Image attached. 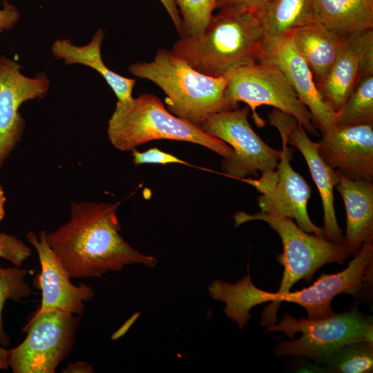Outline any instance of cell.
<instances>
[{"mask_svg": "<svg viewBox=\"0 0 373 373\" xmlns=\"http://www.w3.org/2000/svg\"><path fill=\"white\" fill-rule=\"evenodd\" d=\"M46 233L45 230L41 231L39 238L32 231L26 234L28 241L37 251L41 265V302L33 316L51 311L82 315L84 302L93 297V290L85 284L75 286L71 283L69 274L50 248Z\"/></svg>", "mask_w": 373, "mask_h": 373, "instance_id": "15", "label": "cell"}, {"mask_svg": "<svg viewBox=\"0 0 373 373\" xmlns=\"http://www.w3.org/2000/svg\"><path fill=\"white\" fill-rule=\"evenodd\" d=\"M64 372H70V373H77V372H93V367L85 362L77 361L73 363H70L68 366L63 371Z\"/></svg>", "mask_w": 373, "mask_h": 373, "instance_id": "34", "label": "cell"}, {"mask_svg": "<svg viewBox=\"0 0 373 373\" xmlns=\"http://www.w3.org/2000/svg\"><path fill=\"white\" fill-rule=\"evenodd\" d=\"M104 37L102 30H98L86 46L73 45L68 39H57L52 45V55L64 61L66 65L80 64L95 70L105 79L115 93L118 102H126L133 98L135 79L123 77L109 69L101 56V46Z\"/></svg>", "mask_w": 373, "mask_h": 373, "instance_id": "19", "label": "cell"}, {"mask_svg": "<svg viewBox=\"0 0 373 373\" xmlns=\"http://www.w3.org/2000/svg\"><path fill=\"white\" fill-rule=\"evenodd\" d=\"M235 226L252 220L267 222L280 236L282 254L276 256L283 267V278L278 293L290 291L298 280L312 281L316 271L327 263L344 264L350 256L343 244L335 243L324 236L307 233L292 219L262 211L254 214L238 211L233 216Z\"/></svg>", "mask_w": 373, "mask_h": 373, "instance_id": "7", "label": "cell"}, {"mask_svg": "<svg viewBox=\"0 0 373 373\" xmlns=\"http://www.w3.org/2000/svg\"><path fill=\"white\" fill-rule=\"evenodd\" d=\"M337 172L338 182L336 188L346 211L343 244L349 255L354 256L363 243L373 240V182L352 180Z\"/></svg>", "mask_w": 373, "mask_h": 373, "instance_id": "17", "label": "cell"}, {"mask_svg": "<svg viewBox=\"0 0 373 373\" xmlns=\"http://www.w3.org/2000/svg\"><path fill=\"white\" fill-rule=\"evenodd\" d=\"M20 68L15 61L0 57V170L26 127L19 112L20 106L28 99L44 98L49 88L44 75L28 77Z\"/></svg>", "mask_w": 373, "mask_h": 373, "instance_id": "12", "label": "cell"}, {"mask_svg": "<svg viewBox=\"0 0 373 373\" xmlns=\"http://www.w3.org/2000/svg\"><path fill=\"white\" fill-rule=\"evenodd\" d=\"M293 363L297 372L325 373L323 367L318 363L303 357H295Z\"/></svg>", "mask_w": 373, "mask_h": 373, "instance_id": "33", "label": "cell"}, {"mask_svg": "<svg viewBox=\"0 0 373 373\" xmlns=\"http://www.w3.org/2000/svg\"><path fill=\"white\" fill-rule=\"evenodd\" d=\"M117 207L108 202H73L70 220L46 233L70 278L100 277L133 264L149 267L157 264L155 257L139 252L124 240Z\"/></svg>", "mask_w": 373, "mask_h": 373, "instance_id": "2", "label": "cell"}, {"mask_svg": "<svg viewBox=\"0 0 373 373\" xmlns=\"http://www.w3.org/2000/svg\"><path fill=\"white\" fill-rule=\"evenodd\" d=\"M344 37L357 59L361 79L373 75V29L354 32Z\"/></svg>", "mask_w": 373, "mask_h": 373, "instance_id": "27", "label": "cell"}, {"mask_svg": "<svg viewBox=\"0 0 373 373\" xmlns=\"http://www.w3.org/2000/svg\"><path fill=\"white\" fill-rule=\"evenodd\" d=\"M318 143L323 160L343 177L373 182V124L336 128Z\"/></svg>", "mask_w": 373, "mask_h": 373, "instance_id": "16", "label": "cell"}, {"mask_svg": "<svg viewBox=\"0 0 373 373\" xmlns=\"http://www.w3.org/2000/svg\"><path fill=\"white\" fill-rule=\"evenodd\" d=\"M224 97L231 110L238 108V103H246L253 112L258 126L264 121L256 113L258 106H273L293 116L307 133L317 135L311 114L300 102L296 93L280 70L274 64L259 61L243 66L227 78Z\"/></svg>", "mask_w": 373, "mask_h": 373, "instance_id": "8", "label": "cell"}, {"mask_svg": "<svg viewBox=\"0 0 373 373\" xmlns=\"http://www.w3.org/2000/svg\"><path fill=\"white\" fill-rule=\"evenodd\" d=\"M166 9L168 15L172 20L174 26L179 33L182 35V24L179 10L174 0H159Z\"/></svg>", "mask_w": 373, "mask_h": 373, "instance_id": "32", "label": "cell"}, {"mask_svg": "<svg viewBox=\"0 0 373 373\" xmlns=\"http://www.w3.org/2000/svg\"><path fill=\"white\" fill-rule=\"evenodd\" d=\"M31 253V249L22 240L0 232V258L11 262L16 267H21Z\"/></svg>", "mask_w": 373, "mask_h": 373, "instance_id": "28", "label": "cell"}, {"mask_svg": "<svg viewBox=\"0 0 373 373\" xmlns=\"http://www.w3.org/2000/svg\"><path fill=\"white\" fill-rule=\"evenodd\" d=\"M133 160L135 165L144 164H168L178 163L187 164V163L176 156L160 151L156 147L151 148L146 151L140 152L135 149L132 150Z\"/></svg>", "mask_w": 373, "mask_h": 373, "instance_id": "29", "label": "cell"}, {"mask_svg": "<svg viewBox=\"0 0 373 373\" xmlns=\"http://www.w3.org/2000/svg\"><path fill=\"white\" fill-rule=\"evenodd\" d=\"M128 71L155 84L166 95L167 109L200 128L209 115L231 110L224 97L228 79L196 70L171 50L159 48L153 61L133 64Z\"/></svg>", "mask_w": 373, "mask_h": 373, "instance_id": "4", "label": "cell"}, {"mask_svg": "<svg viewBox=\"0 0 373 373\" xmlns=\"http://www.w3.org/2000/svg\"><path fill=\"white\" fill-rule=\"evenodd\" d=\"M316 21L345 37L373 29V0H314Z\"/></svg>", "mask_w": 373, "mask_h": 373, "instance_id": "20", "label": "cell"}, {"mask_svg": "<svg viewBox=\"0 0 373 373\" xmlns=\"http://www.w3.org/2000/svg\"><path fill=\"white\" fill-rule=\"evenodd\" d=\"M282 332L283 341L274 347L276 356L303 357L317 363L325 356L344 345L373 342L372 316H366L352 308L330 316L311 320L303 316L296 319L285 314L278 324L269 326L265 333Z\"/></svg>", "mask_w": 373, "mask_h": 373, "instance_id": "6", "label": "cell"}, {"mask_svg": "<svg viewBox=\"0 0 373 373\" xmlns=\"http://www.w3.org/2000/svg\"><path fill=\"white\" fill-rule=\"evenodd\" d=\"M264 41L256 14L218 11L199 37H180L171 50L206 75L228 78L261 60Z\"/></svg>", "mask_w": 373, "mask_h": 373, "instance_id": "3", "label": "cell"}, {"mask_svg": "<svg viewBox=\"0 0 373 373\" xmlns=\"http://www.w3.org/2000/svg\"><path fill=\"white\" fill-rule=\"evenodd\" d=\"M249 113V106L216 113L200 126L206 133L231 146L232 154L222 162V169L240 180L275 170L280 155V151L270 147L254 131Z\"/></svg>", "mask_w": 373, "mask_h": 373, "instance_id": "9", "label": "cell"}, {"mask_svg": "<svg viewBox=\"0 0 373 373\" xmlns=\"http://www.w3.org/2000/svg\"><path fill=\"white\" fill-rule=\"evenodd\" d=\"M247 269V275L236 283L215 280L208 287L213 299L226 304L225 315L240 329H243L249 321L253 307L269 301L272 304L265 309L262 327L276 324V314L282 302L301 305L306 309L309 319L324 318L335 314L331 304L338 294H350L363 301L372 300L373 240L363 244L345 269L332 274H322L311 286L299 291L278 293L262 290L251 282L249 265Z\"/></svg>", "mask_w": 373, "mask_h": 373, "instance_id": "1", "label": "cell"}, {"mask_svg": "<svg viewBox=\"0 0 373 373\" xmlns=\"http://www.w3.org/2000/svg\"><path fill=\"white\" fill-rule=\"evenodd\" d=\"M269 124L276 127L287 143L296 148L304 157L323 204V235L329 241L343 244V232L339 227L334 206V188L338 182V172L332 169L318 154V143L291 115L274 108L268 115Z\"/></svg>", "mask_w": 373, "mask_h": 373, "instance_id": "14", "label": "cell"}, {"mask_svg": "<svg viewBox=\"0 0 373 373\" xmlns=\"http://www.w3.org/2000/svg\"><path fill=\"white\" fill-rule=\"evenodd\" d=\"M8 351L9 350L0 346V370H6L8 367Z\"/></svg>", "mask_w": 373, "mask_h": 373, "instance_id": "35", "label": "cell"}, {"mask_svg": "<svg viewBox=\"0 0 373 373\" xmlns=\"http://www.w3.org/2000/svg\"><path fill=\"white\" fill-rule=\"evenodd\" d=\"M314 0H269L258 16L264 43L315 22Z\"/></svg>", "mask_w": 373, "mask_h": 373, "instance_id": "21", "label": "cell"}, {"mask_svg": "<svg viewBox=\"0 0 373 373\" xmlns=\"http://www.w3.org/2000/svg\"><path fill=\"white\" fill-rule=\"evenodd\" d=\"M373 124V75L360 79L337 113L336 128Z\"/></svg>", "mask_w": 373, "mask_h": 373, "instance_id": "24", "label": "cell"}, {"mask_svg": "<svg viewBox=\"0 0 373 373\" xmlns=\"http://www.w3.org/2000/svg\"><path fill=\"white\" fill-rule=\"evenodd\" d=\"M269 0H218L216 10L229 12L257 15Z\"/></svg>", "mask_w": 373, "mask_h": 373, "instance_id": "30", "label": "cell"}, {"mask_svg": "<svg viewBox=\"0 0 373 373\" xmlns=\"http://www.w3.org/2000/svg\"><path fill=\"white\" fill-rule=\"evenodd\" d=\"M174 1L182 19L181 37H199L211 20L218 0Z\"/></svg>", "mask_w": 373, "mask_h": 373, "instance_id": "26", "label": "cell"}, {"mask_svg": "<svg viewBox=\"0 0 373 373\" xmlns=\"http://www.w3.org/2000/svg\"><path fill=\"white\" fill-rule=\"evenodd\" d=\"M6 201V198L4 194L3 187L0 184V222L3 219L5 216L4 205Z\"/></svg>", "mask_w": 373, "mask_h": 373, "instance_id": "36", "label": "cell"}, {"mask_svg": "<svg viewBox=\"0 0 373 373\" xmlns=\"http://www.w3.org/2000/svg\"><path fill=\"white\" fill-rule=\"evenodd\" d=\"M29 270L20 267L3 268L0 266V344L7 347L10 337L6 334L3 324L2 311L7 300L19 301L29 297L32 290L25 278Z\"/></svg>", "mask_w": 373, "mask_h": 373, "instance_id": "25", "label": "cell"}, {"mask_svg": "<svg viewBox=\"0 0 373 373\" xmlns=\"http://www.w3.org/2000/svg\"><path fill=\"white\" fill-rule=\"evenodd\" d=\"M360 79L357 59L345 40L343 48L318 88L325 102L337 113Z\"/></svg>", "mask_w": 373, "mask_h": 373, "instance_id": "22", "label": "cell"}, {"mask_svg": "<svg viewBox=\"0 0 373 373\" xmlns=\"http://www.w3.org/2000/svg\"><path fill=\"white\" fill-rule=\"evenodd\" d=\"M280 136L283 149L276 169L261 174L258 179L247 178L242 180L262 193L258 199L260 211L295 220L296 224L303 231L324 236L323 228L313 223L308 215L311 187L292 169L290 161L294 149L287 146L285 136Z\"/></svg>", "mask_w": 373, "mask_h": 373, "instance_id": "11", "label": "cell"}, {"mask_svg": "<svg viewBox=\"0 0 373 373\" xmlns=\"http://www.w3.org/2000/svg\"><path fill=\"white\" fill-rule=\"evenodd\" d=\"M261 61L274 64L284 75L308 108L314 127L321 130L322 135L336 128L337 113L323 98L310 68L289 35L265 42Z\"/></svg>", "mask_w": 373, "mask_h": 373, "instance_id": "13", "label": "cell"}, {"mask_svg": "<svg viewBox=\"0 0 373 373\" xmlns=\"http://www.w3.org/2000/svg\"><path fill=\"white\" fill-rule=\"evenodd\" d=\"M107 133L112 145L122 151L152 140H172L200 144L224 159L229 158L233 152L224 142L172 114L153 94H142L123 102L117 101L108 121Z\"/></svg>", "mask_w": 373, "mask_h": 373, "instance_id": "5", "label": "cell"}, {"mask_svg": "<svg viewBox=\"0 0 373 373\" xmlns=\"http://www.w3.org/2000/svg\"><path fill=\"white\" fill-rule=\"evenodd\" d=\"M78 318L51 311L32 316L24 327L23 341L8 351V363L14 373H53L69 354Z\"/></svg>", "mask_w": 373, "mask_h": 373, "instance_id": "10", "label": "cell"}, {"mask_svg": "<svg viewBox=\"0 0 373 373\" xmlns=\"http://www.w3.org/2000/svg\"><path fill=\"white\" fill-rule=\"evenodd\" d=\"M3 8L0 9V33L3 30L11 29L19 19V10L8 1L2 2Z\"/></svg>", "mask_w": 373, "mask_h": 373, "instance_id": "31", "label": "cell"}, {"mask_svg": "<svg viewBox=\"0 0 373 373\" xmlns=\"http://www.w3.org/2000/svg\"><path fill=\"white\" fill-rule=\"evenodd\" d=\"M325 373H370L373 372V342L358 341L344 345L319 362Z\"/></svg>", "mask_w": 373, "mask_h": 373, "instance_id": "23", "label": "cell"}, {"mask_svg": "<svg viewBox=\"0 0 373 373\" xmlns=\"http://www.w3.org/2000/svg\"><path fill=\"white\" fill-rule=\"evenodd\" d=\"M310 68L317 87L341 52L344 37L315 21L289 34Z\"/></svg>", "mask_w": 373, "mask_h": 373, "instance_id": "18", "label": "cell"}]
</instances>
